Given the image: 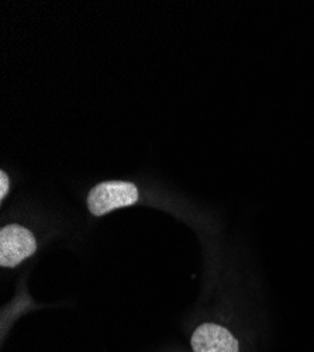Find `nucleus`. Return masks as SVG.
Listing matches in <instances>:
<instances>
[{
    "mask_svg": "<svg viewBox=\"0 0 314 352\" xmlns=\"http://www.w3.org/2000/svg\"><path fill=\"white\" fill-rule=\"evenodd\" d=\"M138 189L131 182L109 181L98 184L88 195V209L93 216H103L137 203Z\"/></svg>",
    "mask_w": 314,
    "mask_h": 352,
    "instance_id": "f257e3e1",
    "label": "nucleus"
},
{
    "mask_svg": "<svg viewBox=\"0 0 314 352\" xmlns=\"http://www.w3.org/2000/svg\"><path fill=\"white\" fill-rule=\"evenodd\" d=\"M37 250V241L30 230L9 224L0 230V265L14 268Z\"/></svg>",
    "mask_w": 314,
    "mask_h": 352,
    "instance_id": "f03ea898",
    "label": "nucleus"
},
{
    "mask_svg": "<svg viewBox=\"0 0 314 352\" xmlns=\"http://www.w3.org/2000/svg\"><path fill=\"white\" fill-rule=\"evenodd\" d=\"M193 352H238L240 345L234 336L227 329L205 322L199 326L190 340Z\"/></svg>",
    "mask_w": 314,
    "mask_h": 352,
    "instance_id": "7ed1b4c3",
    "label": "nucleus"
},
{
    "mask_svg": "<svg viewBox=\"0 0 314 352\" xmlns=\"http://www.w3.org/2000/svg\"><path fill=\"white\" fill-rule=\"evenodd\" d=\"M10 189V181L8 178V173L5 170L0 172V200H3Z\"/></svg>",
    "mask_w": 314,
    "mask_h": 352,
    "instance_id": "20e7f679",
    "label": "nucleus"
}]
</instances>
